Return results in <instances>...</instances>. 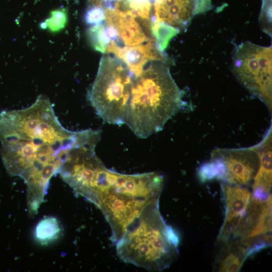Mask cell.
Listing matches in <instances>:
<instances>
[{"label":"cell","mask_w":272,"mask_h":272,"mask_svg":"<svg viewBox=\"0 0 272 272\" xmlns=\"http://www.w3.org/2000/svg\"><path fill=\"white\" fill-rule=\"evenodd\" d=\"M100 136L99 130L65 128L49 99L42 95L28 107L0 112L2 161L10 175L24 179L30 215L37 213L51 178L70 152Z\"/></svg>","instance_id":"cell-1"},{"label":"cell","mask_w":272,"mask_h":272,"mask_svg":"<svg viewBox=\"0 0 272 272\" xmlns=\"http://www.w3.org/2000/svg\"><path fill=\"white\" fill-rule=\"evenodd\" d=\"M163 185V175L156 172L126 174L107 169L89 200L104 215L116 243L141 216L159 207Z\"/></svg>","instance_id":"cell-2"},{"label":"cell","mask_w":272,"mask_h":272,"mask_svg":"<svg viewBox=\"0 0 272 272\" xmlns=\"http://www.w3.org/2000/svg\"><path fill=\"white\" fill-rule=\"evenodd\" d=\"M183 94L164 61H151L134 77L125 124L140 138L161 131L184 105Z\"/></svg>","instance_id":"cell-3"},{"label":"cell","mask_w":272,"mask_h":272,"mask_svg":"<svg viewBox=\"0 0 272 272\" xmlns=\"http://www.w3.org/2000/svg\"><path fill=\"white\" fill-rule=\"evenodd\" d=\"M179 242L158 207L141 216L115 244L116 252L124 261L147 270H161L177 257Z\"/></svg>","instance_id":"cell-4"},{"label":"cell","mask_w":272,"mask_h":272,"mask_svg":"<svg viewBox=\"0 0 272 272\" xmlns=\"http://www.w3.org/2000/svg\"><path fill=\"white\" fill-rule=\"evenodd\" d=\"M134 78L121 59L109 53L102 56L88 99L104 121L119 125L125 124Z\"/></svg>","instance_id":"cell-5"},{"label":"cell","mask_w":272,"mask_h":272,"mask_svg":"<svg viewBox=\"0 0 272 272\" xmlns=\"http://www.w3.org/2000/svg\"><path fill=\"white\" fill-rule=\"evenodd\" d=\"M272 49L250 41L238 45L232 57L233 72L238 82L272 109Z\"/></svg>","instance_id":"cell-6"},{"label":"cell","mask_w":272,"mask_h":272,"mask_svg":"<svg viewBox=\"0 0 272 272\" xmlns=\"http://www.w3.org/2000/svg\"><path fill=\"white\" fill-rule=\"evenodd\" d=\"M222 162L227 184L247 185L253 178L259 165L256 145L241 148H216L211 153Z\"/></svg>","instance_id":"cell-7"},{"label":"cell","mask_w":272,"mask_h":272,"mask_svg":"<svg viewBox=\"0 0 272 272\" xmlns=\"http://www.w3.org/2000/svg\"><path fill=\"white\" fill-rule=\"evenodd\" d=\"M152 20L177 30H185L193 17L212 8L211 0H153Z\"/></svg>","instance_id":"cell-8"},{"label":"cell","mask_w":272,"mask_h":272,"mask_svg":"<svg viewBox=\"0 0 272 272\" xmlns=\"http://www.w3.org/2000/svg\"><path fill=\"white\" fill-rule=\"evenodd\" d=\"M222 189L226 206L225 218L218 237L225 243L234 236L246 216L249 208L251 193L241 185L223 184Z\"/></svg>","instance_id":"cell-9"},{"label":"cell","mask_w":272,"mask_h":272,"mask_svg":"<svg viewBox=\"0 0 272 272\" xmlns=\"http://www.w3.org/2000/svg\"><path fill=\"white\" fill-rule=\"evenodd\" d=\"M112 53L121 59L132 72L134 77L142 73L149 61H165L163 50L153 39L149 40L146 44L134 46H120L112 41L108 47L106 53Z\"/></svg>","instance_id":"cell-10"},{"label":"cell","mask_w":272,"mask_h":272,"mask_svg":"<svg viewBox=\"0 0 272 272\" xmlns=\"http://www.w3.org/2000/svg\"><path fill=\"white\" fill-rule=\"evenodd\" d=\"M259 165L253 178V199L265 200L269 196L272 179V128L270 124L261 141L256 145Z\"/></svg>","instance_id":"cell-11"},{"label":"cell","mask_w":272,"mask_h":272,"mask_svg":"<svg viewBox=\"0 0 272 272\" xmlns=\"http://www.w3.org/2000/svg\"><path fill=\"white\" fill-rule=\"evenodd\" d=\"M104 10V24L114 28L122 46L137 45L149 40L135 17L115 9H105Z\"/></svg>","instance_id":"cell-12"},{"label":"cell","mask_w":272,"mask_h":272,"mask_svg":"<svg viewBox=\"0 0 272 272\" xmlns=\"http://www.w3.org/2000/svg\"><path fill=\"white\" fill-rule=\"evenodd\" d=\"M217 259V267L218 271L235 272L240 269L241 266L249 256L247 248L241 240L225 243Z\"/></svg>","instance_id":"cell-13"},{"label":"cell","mask_w":272,"mask_h":272,"mask_svg":"<svg viewBox=\"0 0 272 272\" xmlns=\"http://www.w3.org/2000/svg\"><path fill=\"white\" fill-rule=\"evenodd\" d=\"M62 230V226L57 218L47 216L37 223L35 228L34 238L41 244L46 245L58 239Z\"/></svg>","instance_id":"cell-14"},{"label":"cell","mask_w":272,"mask_h":272,"mask_svg":"<svg viewBox=\"0 0 272 272\" xmlns=\"http://www.w3.org/2000/svg\"><path fill=\"white\" fill-rule=\"evenodd\" d=\"M88 39L93 48L102 53H106L112 41L108 35L104 24L92 26L87 31Z\"/></svg>","instance_id":"cell-15"},{"label":"cell","mask_w":272,"mask_h":272,"mask_svg":"<svg viewBox=\"0 0 272 272\" xmlns=\"http://www.w3.org/2000/svg\"><path fill=\"white\" fill-rule=\"evenodd\" d=\"M271 232V194L264 201L261 214L257 220L256 224L246 238L270 234Z\"/></svg>","instance_id":"cell-16"},{"label":"cell","mask_w":272,"mask_h":272,"mask_svg":"<svg viewBox=\"0 0 272 272\" xmlns=\"http://www.w3.org/2000/svg\"><path fill=\"white\" fill-rule=\"evenodd\" d=\"M67 15L65 10H57L51 12L49 18L40 24L43 29H46L51 33H57L66 26Z\"/></svg>","instance_id":"cell-17"},{"label":"cell","mask_w":272,"mask_h":272,"mask_svg":"<svg viewBox=\"0 0 272 272\" xmlns=\"http://www.w3.org/2000/svg\"><path fill=\"white\" fill-rule=\"evenodd\" d=\"M104 19V9L94 6H89L84 16L85 22L91 26L102 23Z\"/></svg>","instance_id":"cell-18"}]
</instances>
